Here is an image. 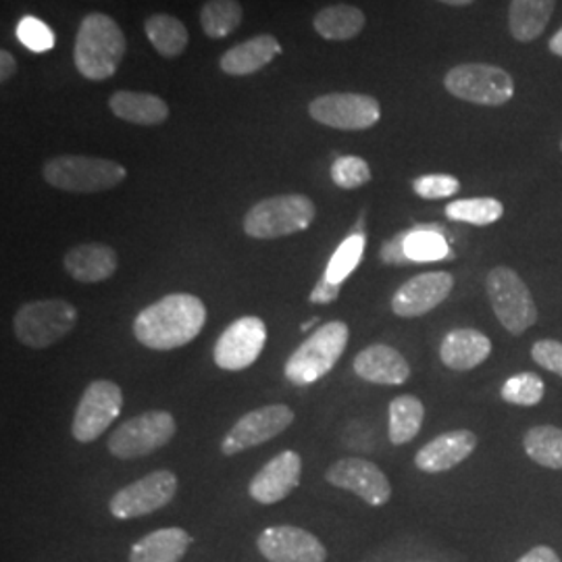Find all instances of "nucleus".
<instances>
[{
	"mask_svg": "<svg viewBox=\"0 0 562 562\" xmlns=\"http://www.w3.org/2000/svg\"><path fill=\"white\" fill-rule=\"evenodd\" d=\"M206 323V306L194 294H169L153 302L134 319V336L142 346L169 352L194 340Z\"/></svg>",
	"mask_w": 562,
	"mask_h": 562,
	"instance_id": "obj_1",
	"label": "nucleus"
},
{
	"mask_svg": "<svg viewBox=\"0 0 562 562\" xmlns=\"http://www.w3.org/2000/svg\"><path fill=\"white\" fill-rule=\"evenodd\" d=\"M125 53L127 41L117 21L104 13H88L81 20L74 44V63L81 78L90 81L113 78Z\"/></svg>",
	"mask_w": 562,
	"mask_h": 562,
	"instance_id": "obj_2",
	"label": "nucleus"
},
{
	"mask_svg": "<svg viewBox=\"0 0 562 562\" xmlns=\"http://www.w3.org/2000/svg\"><path fill=\"white\" fill-rule=\"evenodd\" d=\"M42 178L63 192L99 194L127 180V169L121 162L101 157L59 155L42 165Z\"/></svg>",
	"mask_w": 562,
	"mask_h": 562,
	"instance_id": "obj_3",
	"label": "nucleus"
},
{
	"mask_svg": "<svg viewBox=\"0 0 562 562\" xmlns=\"http://www.w3.org/2000/svg\"><path fill=\"white\" fill-rule=\"evenodd\" d=\"M315 202L304 194H280L257 202L244 215L241 229L255 240H278L301 234L315 222Z\"/></svg>",
	"mask_w": 562,
	"mask_h": 562,
	"instance_id": "obj_4",
	"label": "nucleus"
},
{
	"mask_svg": "<svg viewBox=\"0 0 562 562\" xmlns=\"http://www.w3.org/2000/svg\"><path fill=\"white\" fill-rule=\"evenodd\" d=\"M348 325L329 322L313 331L301 346L288 357L283 373L294 385H311L325 378L341 359L348 344Z\"/></svg>",
	"mask_w": 562,
	"mask_h": 562,
	"instance_id": "obj_5",
	"label": "nucleus"
},
{
	"mask_svg": "<svg viewBox=\"0 0 562 562\" xmlns=\"http://www.w3.org/2000/svg\"><path fill=\"white\" fill-rule=\"evenodd\" d=\"M78 323V308L63 299L32 301L21 304L13 317L15 338L34 350L50 348L65 340Z\"/></svg>",
	"mask_w": 562,
	"mask_h": 562,
	"instance_id": "obj_6",
	"label": "nucleus"
},
{
	"mask_svg": "<svg viewBox=\"0 0 562 562\" xmlns=\"http://www.w3.org/2000/svg\"><path fill=\"white\" fill-rule=\"evenodd\" d=\"M485 294L498 322L510 336H522L538 322V306L521 276L510 267H494L485 278Z\"/></svg>",
	"mask_w": 562,
	"mask_h": 562,
	"instance_id": "obj_7",
	"label": "nucleus"
},
{
	"mask_svg": "<svg viewBox=\"0 0 562 562\" xmlns=\"http://www.w3.org/2000/svg\"><path fill=\"white\" fill-rule=\"evenodd\" d=\"M443 88L459 101L482 104V106H503L515 97L513 76L490 63H462L452 67Z\"/></svg>",
	"mask_w": 562,
	"mask_h": 562,
	"instance_id": "obj_8",
	"label": "nucleus"
},
{
	"mask_svg": "<svg viewBox=\"0 0 562 562\" xmlns=\"http://www.w3.org/2000/svg\"><path fill=\"white\" fill-rule=\"evenodd\" d=\"M178 423L167 411H146L113 431L109 438V452L120 461H134L157 452L173 440Z\"/></svg>",
	"mask_w": 562,
	"mask_h": 562,
	"instance_id": "obj_9",
	"label": "nucleus"
},
{
	"mask_svg": "<svg viewBox=\"0 0 562 562\" xmlns=\"http://www.w3.org/2000/svg\"><path fill=\"white\" fill-rule=\"evenodd\" d=\"M176 494L178 475L169 469H159L117 490L109 501V510L115 519L130 521L161 510L176 498Z\"/></svg>",
	"mask_w": 562,
	"mask_h": 562,
	"instance_id": "obj_10",
	"label": "nucleus"
},
{
	"mask_svg": "<svg viewBox=\"0 0 562 562\" xmlns=\"http://www.w3.org/2000/svg\"><path fill=\"white\" fill-rule=\"evenodd\" d=\"M311 120L341 132H362L382 120V104L375 97L355 92H331L308 104Z\"/></svg>",
	"mask_w": 562,
	"mask_h": 562,
	"instance_id": "obj_11",
	"label": "nucleus"
},
{
	"mask_svg": "<svg viewBox=\"0 0 562 562\" xmlns=\"http://www.w3.org/2000/svg\"><path fill=\"white\" fill-rule=\"evenodd\" d=\"M123 408V390L115 382L97 380L90 383L76 408L71 436L81 443L97 442L113 425Z\"/></svg>",
	"mask_w": 562,
	"mask_h": 562,
	"instance_id": "obj_12",
	"label": "nucleus"
},
{
	"mask_svg": "<svg viewBox=\"0 0 562 562\" xmlns=\"http://www.w3.org/2000/svg\"><path fill=\"white\" fill-rule=\"evenodd\" d=\"M294 423V411L288 404H267L246 413L223 438V457L240 454L283 434Z\"/></svg>",
	"mask_w": 562,
	"mask_h": 562,
	"instance_id": "obj_13",
	"label": "nucleus"
},
{
	"mask_svg": "<svg viewBox=\"0 0 562 562\" xmlns=\"http://www.w3.org/2000/svg\"><path fill=\"white\" fill-rule=\"evenodd\" d=\"M267 341V325L261 317H240L225 327L213 348V361L223 371H244L259 361Z\"/></svg>",
	"mask_w": 562,
	"mask_h": 562,
	"instance_id": "obj_14",
	"label": "nucleus"
},
{
	"mask_svg": "<svg viewBox=\"0 0 562 562\" xmlns=\"http://www.w3.org/2000/svg\"><path fill=\"white\" fill-rule=\"evenodd\" d=\"M325 480L334 487L352 492L369 506H383L392 498V483L385 477L382 469L375 462L364 461L359 457H348L334 462Z\"/></svg>",
	"mask_w": 562,
	"mask_h": 562,
	"instance_id": "obj_15",
	"label": "nucleus"
},
{
	"mask_svg": "<svg viewBox=\"0 0 562 562\" xmlns=\"http://www.w3.org/2000/svg\"><path fill=\"white\" fill-rule=\"evenodd\" d=\"M454 276L448 271H429L404 281L392 296V311L402 319H417L438 308L452 292Z\"/></svg>",
	"mask_w": 562,
	"mask_h": 562,
	"instance_id": "obj_16",
	"label": "nucleus"
},
{
	"mask_svg": "<svg viewBox=\"0 0 562 562\" xmlns=\"http://www.w3.org/2000/svg\"><path fill=\"white\" fill-rule=\"evenodd\" d=\"M257 548L269 562H325L327 550L313 533L294 525L267 527L257 538Z\"/></svg>",
	"mask_w": 562,
	"mask_h": 562,
	"instance_id": "obj_17",
	"label": "nucleus"
},
{
	"mask_svg": "<svg viewBox=\"0 0 562 562\" xmlns=\"http://www.w3.org/2000/svg\"><path fill=\"white\" fill-rule=\"evenodd\" d=\"M301 454L294 450H283L252 477L248 494L259 504L281 503L301 485Z\"/></svg>",
	"mask_w": 562,
	"mask_h": 562,
	"instance_id": "obj_18",
	"label": "nucleus"
},
{
	"mask_svg": "<svg viewBox=\"0 0 562 562\" xmlns=\"http://www.w3.org/2000/svg\"><path fill=\"white\" fill-rule=\"evenodd\" d=\"M477 448V436L469 429H457L425 443L415 457V464L423 473H446L467 461Z\"/></svg>",
	"mask_w": 562,
	"mask_h": 562,
	"instance_id": "obj_19",
	"label": "nucleus"
},
{
	"mask_svg": "<svg viewBox=\"0 0 562 562\" xmlns=\"http://www.w3.org/2000/svg\"><path fill=\"white\" fill-rule=\"evenodd\" d=\"M355 373L375 385H402L411 378V364L387 344H371L355 357Z\"/></svg>",
	"mask_w": 562,
	"mask_h": 562,
	"instance_id": "obj_20",
	"label": "nucleus"
},
{
	"mask_svg": "<svg viewBox=\"0 0 562 562\" xmlns=\"http://www.w3.org/2000/svg\"><path fill=\"white\" fill-rule=\"evenodd\" d=\"M65 271L80 283H101L111 280L120 267V257L113 246L102 241H86L74 246L65 259Z\"/></svg>",
	"mask_w": 562,
	"mask_h": 562,
	"instance_id": "obj_21",
	"label": "nucleus"
},
{
	"mask_svg": "<svg viewBox=\"0 0 562 562\" xmlns=\"http://www.w3.org/2000/svg\"><path fill=\"white\" fill-rule=\"evenodd\" d=\"M280 55V41L273 34H261L225 50L220 59V67L223 74L232 78H246L259 74Z\"/></svg>",
	"mask_w": 562,
	"mask_h": 562,
	"instance_id": "obj_22",
	"label": "nucleus"
},
{
	"mask_svg": "<svg viewBox=\"0 0 562 562\" xmlns=\"http://www.w3.org/2000/svg\"><path fill=\"white\" fill-rule=\"evenodd\" d=\"M492 355L490 338L471 327L452 329L440 344V359L452 371H471L487 361Z\"/></svg>",
	"mask_w": 562,
	"mask_h": 562,
	"instance_id": "obj_23",
	"label": "nucleus"
},
{
	"mask_svg": "<svg viewBox=\"0 0 562 562\" xmlns=\"http://www.w3.org/2000/svg\"><path fill=\"white\" fill-rule=\"evenodd\" d=\"M109 109L117 120L134 125H161L169 120V104L150 92L117 90L109 99Z\"/></svg>",
	"mask_w": 562,
	"mask_h": 562,
	"instance_id": "obj_24",
	"label": "nucleus"
},
{
	"mask_svg": "<svg viewBox=\"0 0 562 562\" xmlns=\"http://www.w3.org/2000/svg\"><path fill=\"white\" fill-rule=\"evenodd\" d=\"M190 546L192 536L186 529L165 527L134 543L130 562H180Z\"/></svg>",
	"mask_w": 562,
	"mask_h": 562,
	"instance_id": "obj_25",
	"label": "nucleus"
},
{
	"mask_svg": "<svg viewBox=\"0 0 562 562\" xmlns=\"http://www.w3.org/2000/svg\"><path fill=\"white\" fill-rule=\"evenodd\" d=\"M557 0H510L508 30L517 42H533L542 36L554 13Z\"/></svg>",
	"mask_w": 562,
	"mask_h": 562,
	"instance_id": "obj_26",
	"label": "nucleus"
},
{
	"mask_svg": "<svg viewBox=\"0 0 562 562\" xmlns=\"http://www.w3.org/2000/svg\"><path fill=\"white\" fill-rule=\"evenodd\" d=\"M367 18L359 7L331 4L313 18L315 32L325 41L346 42L357 38L364 30Z\"/></svg>",
	"mask_w": 562,
	"mask_h": 562,
	"instance_id": "obj_27",
	"label": "nucleus"
},
{
	"mask_svg": "<svg viewBox=\"0 0 562 562\" xmlns=\"http://www.w3.org/2000/svg\"><path fill=\"white\" fill-rule=\"evenodd\" d=\"M144 34L165 59H178L190 44L188 27L169 13H153L144 21Z\"/></svg>",
	"mask_w": 562,
	"mask_h": 562,
	"instance_id": "obj_28",
	"label": "nucleus"
},
{
	"mask_svg": "<svg viewBox=\"0 0 562 562\" xmlns=\"http://www.w3.org/2000/svg\"><path fill=\"white\" fill-rule=\"evenodd\" d=\"M387 436L394 446H402L415 440L425 422V406L417 396L404 394L390 402L387 408Z\"/></svg>",
	"mask_w": 562,
	"mask_h": 562,
	"instance_id": "obj_29",
	"label": "nucleus"
},
{
	"mask_svg": "<svg viewBox=\"0 0 562 562\" xmlns=\"http://www.w3.org/2000/svg\"><path fill=\"white\" fill-rule=\"evenodd\" d=\"M527 457L540 467L562 471V429L554 425H536L522 436Z\"/></svg>",
	"mask_w": 562,
	"mask_h": 562,
	"instance_id": "obj_30",
	"label": "nucleus"
},
{
	"mask_svg": "<svg viewBox=\"0 0 562 562\" xmlns=\"http://www.w3.org/2000/svg\"><path fill=\"white\" fill-rule=\"evenodd\" d=\"M244 20V9L240 0H206L201 9L202 32L213 38L222 41L234 34Z\"/></svg>",
	"mask_w": 562,
	"mask_h": 562,
	"instance_id": "obj_31",
	"label": "nucleus"
},
{
	"mask_svg": "<svg viewBox=\"0 0 562 562\" xmlns=\"http://www.w3.org/2000/svg\"><path fill=\"white\" fill-rule=\"evenodd\" d=\"M448 241L436 227H415L404 232V255L411 262L440 261L450 257Z\"/></svg>",
	"mask_w": 562,
	"mask_h": 562,
	"instance_id": "obj_32",
	"label": "nucleus"
},
{
	"mask_svg": "<svg viewBox=\"0 0 562 562\" xmlns=\"http://www.w3.org/2000/svg\"><path fill=\"white\" fill-rule=\"evenodd\" d=\"M504 204L496 199H464L450 202L446 206V217L452 222L471 223V225H492L501 222Z\"/></svg>",
	"mask_w": 562,
	"mask_h": 562,
	"instance_id": "obj_33",
	"label": "nucleus"
},
{
	"mask_svg": "<svg viewBox=\"0 0 562 562\" xmlns=\"http://www.w3.org/2000/svg\"><path fill=\"white\" fill-rule=\"evenodd\" d=\"M364 234H350L346 240L341 241L334 257L329 259V265L325 269V278L331 283H344V280L357 269L361 262L362 252H364Z\"/></svg>",
	"mask_w": 562,
	"mask_h": 562,
	"instance_id": "obj_34",
	"label": "nucleus"
},
{
	"mask_svg": "<svg viewBox=\"0 0 562 562\" xmlns=\"http://www.w3.org/2000/svg\"><path fill=\"white\" fill-rule=\"evenodd\" d=\"M543 394H546V385L542 378L531 371L517 373L510 380H506L501 392L503 401L515 406H536L543 401Z\"/></svg>",
	"mask_w": 562,
	"mask_h": 562,
	"instance_id": "obj_35",
	"label": "nucleus"
},
{
	"mask_svg": "<svg viewBox=\"0 0 562 562\" xmlns=\"http://www.w3.org/2000/svg\"><path fill=\"white\" fill-rule=\"evenodd\" d=\"M331 180L341 190H357L371 181V167L364 159L355 155L338 157L331 165Z\"/></svg>",
	"mask_w": 562,
	"mask_h": 562,
	"instance_id": "obj_36",
	"label": "nucleus"
},
{
	"mask_svg": "<svg viewBox=\"0 0 562 562\" xmlns=\"http://www.w3.org/2000/svg\"><path fill=\"white\" fill-rule=\"evenodd\" d=\"M413 190L425 201H440V199H450V196L459 194L461 181L457 180L454 176L431 173V176H422L413 181Z\"/></svg>",
	"mask_w": 562,
	"mask_h": 562,
	"instance_id": "obj_37",
	"label": "nucleus"
},
{
	"mask_svg": "<svg viewBox=\"0 0 562 562\" xmlns=\"http://www.w3.org/2000/svg\"><path fill=\"white\" fill-rule=\"evenodd\" d=\"M18 38L32 53H48L55 46L53 30L36 18H23L18 25Z\"/></svg>",
	"mask_w": 562,
	"mask_h": 562,
	"instance_id": "obj_38",
	"label": "nucleus"
},
{
	"mask_svg": "<svg viewBox=\"0 0 562 562\" xmlns=\"http://www.w3.org/2000/svg\"><path fill=\"white\" fill-rule=\"evenodd\" d=\"M531 359L546 371L562 378V341L540 340L531 348Z\"/></svg>",
	"mask_w": 562,
	"mask_h": 562,
	"instance_id": "obj_39",
	"label": "nucleus"
},
{
	"mask_svg": "<svg viewBox=\"0 0 562 562\" xmlns=\"http://www.w3.org/2000/svg\"><path fill=\"white\" fill-rule=\"evenodd\" d=\"M341 283H331L323 276L322 280L317 281V285L313 288L308 302L313 304H329L340 296Z\"/></svg>",
	"mask_w": 562,
	"mask_h": 562,
	"instance_id": "obj_40",
	"label": "nucleus"
},
{
	"mask_svg": "<svg viewBox=\"0 0 562 562\" xmlns=\"http://www.w3.org/2000/svg\"><path fill=\"white\" fill-rule=\"evenodd\" d=\"M382 261L387 265H404V262H411L404 255V232L401 236L392 238V240L385 241L382 248Z\"/></svg>",
	"mask_w": 562,
	"mask_h": 562,
	"instance_id": "obj_41",
	"label": "nucleus"
},
{
	"mask_svg": "<svg viewBox=\"0 0 562 562\" xmlns=\"http://www.w3.org/2000/svg\"><path fill=\"white\" fill-rule=\"evenodd\" d=\"M517 562H561L559 554L548 546H536L527 554H522Z\"/></svg>",
	"mask_w": 562,
	"mask_h": 562,
	"instance_id": "obj_42",
	"label": "nucleus"
},
{
	"mask_svg": "<svg viewBox=\"0 0 562 562\" xmlns=\"http://www.w3.org/2000/svg\"><path fill=\"white\" fill-rule=\"evenodd\" d=\"M15 74H18V59L7 48H2L0 50V81L7 83L15 78Z\"/></svg>",
	"mask_w": 562,
	"mask_h": 562,
	"instance_id": "obj_43",
	"label": "nucleus"
},
{
	"mask_svg": "<svg viewBox=\"0 0 562 562\" xmlns=\"http://www.w3.org/2000/svg\"><path fill=\"white\" fill-rule=\"evenodd\" d=\"M548 48H550V53L552 55H557V57H562V27L550 38L548 42Z\"/></svg>",
	"mask_w": 562,
	"mask_h": 562,
	"instance_id": "obj_44",
	"label": "nucleus"
},
{
	"mask_svg": "<svg viewBox=\"0 0 562 562\" xmlns=\"http://www.w3.org/2000/svg\"><path fill=\"white\" fill-rule=\"evenodd\" d=\"M438 2H443V4H448V7H469V4H473L475 0H438Z\"/></svg>",
	"mask_w": 562,
	"mask_h": 562,
	"instance_id": "obj_45",
	"label": "nucleus"
},
{
	"mask_svg": "<svg viewBox=\"0 0 562 562\" xmlns=\"http://www.w3.org/2000/svg\"><path fill=\"white\" fill-rule=\"evenodd\" d=\"M315 323H317V319H313V322L304 323V325H302V327H301L302 331H308V329H311V327H313V325H315Z\"/></svg>",
	"mask_w": 562,
	"mask_h": 562,
	"instance_id": "obj_46",
	"label": "nucleus"
},
{
	"mask_svg": "<svg viewBox=\"0 0 562 562\" xmlns=\"http://www.w3.org/2000/svg\"><path fill=\"white\" fill-rule=\"evenodd\" d=\"M561 150H562V138H561Z\"/></svg>",
	"mask_w": 562,
	"mask_h": 562,
	"instance_id": "obj_47",
	"label": "nucleus"
}]
</instances>
